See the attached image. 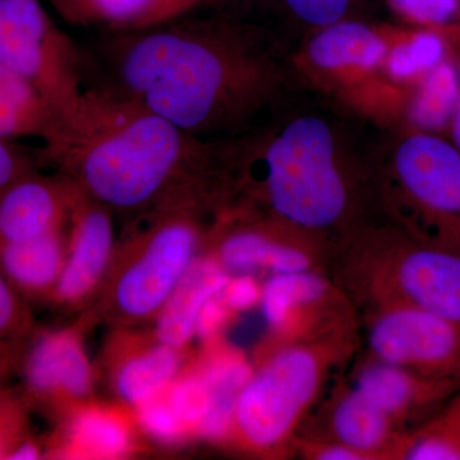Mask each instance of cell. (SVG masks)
<instances>
[{
	"mask_svg": "<svg viewBox=\"0 0 460 460\" xmlns=\"http://www.w3.org/2000/svg\"><path fill=\"white\" fill-rule=\"evenodd\" d=\"M77 187L60 175L27 172L0 192V243L29 241L56 232L72 210Z\"/></svg>",
	"mask_w": 460,
	"mask_h": 460,
	"instance_id": "7c38bea8",
	"label": "cell"
},
{
	"mask_svg": "<svg viewBox=\"0 0 460 460\" xmlns=\"http://www.w3.org/2000/svg\"><path fill=\"white\" fill-rule=\"evenodd\" d=\"M456 40L460 41V33L456 36ZM459 71H460V54H459Z\"/></svg>",
	"mask_w": 460,
	"mask_h": 460,
	"instance_id": "f35d334b",
	"label": "cell"
},
{
	"mask_svg": "<svg viewBox=\"0 0 460 460\" xmlns=\"http://www.w3.org/2000/svg\"><path fill=\"white\" fill-rule=\"evenodd\" d=\"M338 301V290L314 270L272 274L262 287L263 317L275 332L287 341L314 337L338 328L343 319L328 317L332 302Z\"/></svg>",
	"mask_w": 460,
	"mask_h": 460,
	"instance_id": "8fae6325",
	"label": "cell"
},
{
	"mask_svg": "<svg viewBox=\"0 0 460 460\" xmlns=\"http://www.w3.org/2000/svg\"><path fill=\"white\" fill-rule=\"evenodd\" d=\"M105 208L83 190H77L72 208L75 226L71 250L56 283L57 295L63 301L83 298L107 269L113 251L114 230Z\"/></svg>",
	"mask_w": 460,
	"mask_h": 460,
	"instance_id": "5bb4252c",
	"label": "cell"
},
{
	"mask_svg": "<svg viewBox=\"0 0 460 460\" xmlns=\"http://www.w3.org/2000/svg\"><path fill=\"white\" fill-rule=\"evenodd\" d=\"M261 293L262 287L251 275L243 272L237 278H230L222 296L232 313H243L260 305Z\"/></svg>",
	"mask_w": 460,
	"mask_h": 460,
	"instance_id": "4dcf8cb0",
	"label": "cell"
},
{
	"mask_svg": "<svg viewBox=\"0 0 460 460\" xmlns=\"http://www.w3.org/2000/svg\"><path fill=\"white\" fill-rule=\"evenodd\" d=\"M40 156L107 208L215 199L217 144L181 131L117 91L87 84Z\"/></svg>",
	"mask_w": 460,
	"mask_h": 460,
	"instance_id": "3957f363",
	"label": "cell"
},
{
	"mask_svg": "<svg viewBox=\"0 0 460 460\" xmlns=\"http://www.w3.org/2000/svg\"><path fill=\"white\" fill-rule=\"evenodd\" d=\"M2 343V341H0ZM8 365V358H7V353H5V350L3 349L2 347H0V375L4 372L5 367H7Z\"/></svg>",
	"mask_w": 460,
	"mask_h": 460,
	"instance_id": "74e56055",
	"label": "cell"
},
{
	"mask_svg": "<svg viewBox=\"0 0 460 460\" xmlns=\"http://www.w3.org/2000/svg\"><path fill=\"white\" fill-rule=\"evenodd\" d=\"M447 38L434 30L395 31L381 74L396 86L414 87L447 58Z\"/></svg>",
	"mask_w": 460,
	"mask_h": 460,
	"instance_id": "7402d4cb",
	"label": "cell"
},
{
	"mask_svg": "<svg viewBox=\"0 0 460 460\" xmlns=\"http://www.w3.org/2000/svg\"><path fill=\"white\" fill-rule=\"evenodd\" d=\"M396 16L445 38L460 33V0H387Z\"/></svg>",
	"mask_w": 460,
	"mask_h": 460,
	"instance_id": "4316f807",
	"label": "cell"
},
{
	"mask_svg": "<svg viewBox=\"0 0 460 460\" xmlns=\"http://www.w3.org/2000/svg\"><path fill=\"white\" fill-rule=\"evenodd\" d=\"M232 7L247 9L261 3H271L277 8L283 22L278 26L277 33L281 38V30L289 49L295 53L296 48L311 33L335 25L345 20H352L365 0H224Z\"/></svg>",
	"mask_w": 460,
	"mask_h": 460,
	"instance_id": "44dd1931",
	"label": "cell"
},
{
	"mask_svg": "<svg viewBox=\"0 0 460 460\" xmlns=\"http://www.w3.org/2000/svg\"><path fill=\"white\" fill-rule=\"evenodd\" d=\"M195 202L157 206L160 220L153 226L137 260L124 271L115 298L120 310L145 317L162 310L172 290L195 262L199 232L192 219Z\"/></svg>",
	"mask_w": 460,
	"mask_h": 460,
	"instance_id": "ba28073f",
	"label": "cell"
},
{
	"mask_svg": "<svg viewBox=\"0 0 460 460\" xmlns=\"http://www.w3.org/2000/svg\"><path fill=\"white\" fill-rule=\"evenodd\" d=\"M69 445L75 456L118 458L128 452L131 436L119 416L93 408L81 411L72 422Z\"/></svg>",
	"mask_w": 460,
	"mask_h": 460,
	"instance_id": "484cf974",
	"label": "cell"
},
{
	"mask_svg": "<svg viewBox=\"0 0 460 460\" xmlns=\"http://www.w3.org/2000/svg\"><path fill=\"white\" fill-rule=\"evenodd\" d=\"M302 452L310 459L317 460H370L366 454L338 443V441H304L299 444Z\"/></svg>",
	"mask_w": 460,
	"mask_h": 460,
	"instance_id": "836d02e7",
	"label": "cell"
},
{
	"mask_svg": "<svg viewBox=\"0 0 460 460\" xmlns=\"http://www.w3.org/2000/svg\"><path fill=\"white\" fill-rule=\"evenodd\" d=\"M230 313L232 311L224 302L222 295L214 296L210 301L206 302L202 310L199 311L195 323V335H199L201 339L213 338L226 325Z\"/></svg>",
	"mask_w": 460,
	"mask_h": 460,
	"instance_id": "1f68e13d",
	"label": "cell"
},
{
	"mask_svg": "<svg viewBox=\"0 0 460 460\" xmlns=\"http://www.w3.org/2000/svg\"><path fill=\"white\" fill-rule=\"evenodd\" d=\"M68 25L98 32L140 31L219 0H48Z\"/></svg>",
	"mask_w": 460,
	"mask_h": 460,
	"instance_id": "9a60e30c",
	"label": "cell"
},
{
	"mask_svg": "<svg viewBox=\"0 0 460 460\" xmlns=\"http://www.w3.org/2000/svg\"><path fill=\"white\" fill-rule=\"evenodd\" d=\"M25 378L29 389L39 395L83 396L91 389L89 361L71 332H50L39 339L27 354Z\"/></svg>",
	"mask_w": 460,
	"mask_h": 460,
	"instance_id": "2e32d148",
	"label": "cell"
},
{
	"mask_svg": "<svg viewBox=\"0 0 460 460\" xmlns=\"http://www.w3.org/2000/svg\"><path fill=\"white\" fill-rule=\"evenodd\" d=\"M137 417L147 434L164 443L180 440L189 431L168 401H163L162 396L138 405Z\"/></svg>",
	"mask_w": 460,
	"mask_h": 460,
	"instance_id": "f1b7e54d",
	"label": "cell"
},
{
	"mask_svg": "<svg viewBox=\"0 0 460 460\" xmlns=\"http://www.w3.org/2000/svg\"><path fill=\"white\" fill-rule=\"evenodd\" d=\"M32 172L31 162L12 145L0 140V192L18 178Z\"/></svg>",
	"mask_w": 460,
	"mask_h": 460,
	"instance_id": "d6a6232c",
	"label": "cell"
},
{
	"mask_svg": "<svg viewBox=\"0 0 460 460\" xmlns=\"http://www.w3.org/2000/svg\"><path fill=\"white\" fill-rule=\"evenodd\" d=\"M0 65L65 117L87 86L84 47L60 29L41 0H0Z\"/></svg>",
	"mask_w": 460,
	"mask_h": 460,
	"instance_id": "52a82bcc",
	"label": "cell"
},
{
	"mask_svg": "<svg viewBox=\"0 0 460 460\" xmlns=\"http://www.w3.org/2000/svg\"><path fill=\"white\" fill-rule=\"evenodd\" d=\"M394 32L352 18L311 33L293 58L308 86L348 87L381 72Z\"/></svg>",
	"mask_w": 460,
	"mask_h": 460,
	"instance_id": "30bf717a",
	"label": "cell"
},
{
	"mask_svg": "<svg viewBox=\"0 0 460 460\" xmlns=\"http://www.w3.org/2000/svg\"><path fill=\"white\" fill-rule=\"evenodd\" d=\"M354 387L401 429L452 398L460 389V383L422 376L372 358L359 368Z\"/></svg>",
	"mask_w": 460,
	"mask_h": 460,
	"instance_id": "4fadbf2b",
	"label": "cell"
},
{
	"mask_svg": "<svg viewBox=\"0 0 460 460\" xmlns=\"http://www.w3.org/2000/svg\"><path fill=\"white\" fill-rule=\"evenodd\" d=\"M20 305L9 281L0 271V341L20 328Z\"/></svg>",
	"mask_w": 460,
	"mask_h": 460,
	"instance_id": "e575fe53",
	"label": "cell"
},
{
	"mask_svg": "<svg viewBox=\"0 0 460 460\" xmlns=\"http://www.w3.org/2000/svg\"><path fill=\"white\" fill-rule=\"evenodd\" d=\"M396 458L460 460V389L428 423L402 436Z\"/></svg>",
	"mask_w": 460,
	"mask_h": 460,
	"instance_id": "d4e9b609",
	"label": "cell"
},
{
	"mask_svg": "<svg viewBox=\"0 0 460 460\" xmlns=\"http://www.w3.org/2000/svg\"><path fill=\"white\" fill-rule=\"evenodd\" d=\"M84 47L87 84L117 91L205 142L233 140L305 84L270 26L226 3Z\"/></svg>",
	"mask_w": 460,
	"mask_h": 460,
	"instance_id": "6da1fadb",
	"label": "cell"
},
{
	"mask_svg": "<svg viewBox=\"0 0 460 460\" xmlns=\"http://www.w3.org/2000/svg\"><path fill=\"white\" fill-rule=\"evenodd\" d=\"M166 393V401L187 429L198 432L214 404L213 393L204 376L199 372L174 380Z\"/></svg>",
	"mask_w": 460,
	"mask_h": 460,
	"instance_id": "83f0119b",
	"label": "cell"
},
{
	"mask_svg": "<svg viewBox=\"0 0 460 460\" xmlns=\"http://www.w3.org/2000/svg\"><path fill=\"white\" fill-rule=\"evenodd\" d=\"M450 142L458 148L460 153V90L456 108H454L452 119L449 124Z\"/></svg>",
	"mask_w": 460,
	"mask_h": 460,
	"instance_id": "8d00e7d4",
	"label": "cell"
},
{
	"mask_svg": "<svg viewBox=\"0 0 460 460\" xmlns=\"http://www.w3.org/2000/svg\"><path fill=\"white\" fill-rule=\"evenodd\" d=\"M230 277L222 263L195 261L160 310L157 337L169 347H183L195 335V323L206 302L222 295Z\"/></svg>",
	"mask_w": 460,
	"mask_h": 460,
	"instance_id": "ac0fdd59",
	"label": "cell"
},
{
	"mask_svg": "<svg viewBox=\"0 0 460 460\" xmlns=\"http://www.w3.org/2000/svg\"><path fill=\"white\" fill-rule=\"evenodd\" d=\"M180 368L175 348L160 344L124 363L117 376L120 396L136 407L159 398L168 390Z\"/></svg>",
	"mask_w": 460,
	"mask_h": 460,
	"instance_id": "cb8c5ba5",
	"label": "cell"
},
{
	"mask_svg": "<svg viewBox=\"0 0 460 460\" xmlns=\"http://www.w3.org/2000/svg\"><path fill=\"white\" fill-rule=\"evenodd\" d=\"M65 260L60 229L29 241L0 243V271L27 292H41L54 286Z\"/></svg>",
	"mask_w": 460,
	"mask_h": 460,
	"instance_id": "ffe728a7",
	"label": "cell"
},
{
	"mask_svg": "<svg viewBox=\"0 0 460 460\" xmlns=\"http://www.w3.org/2000/svg\"><path fill=\"white\" fill-rule=\"evenodd\" d=\"M23 413L20 405L0 394V459H7L12 450L22 443Z\"/></svg>",
	"mask_w": 460,
	"mask_h": 460,
	"instance_id": "f546056e",
	"label": "cell"
},
{
	"mask_svg": "<svg viewBox=\"0 0 460 460\" xmlns=\"http://www.w3.org/2000/svg\"><path fill=\"white\" fill-rule=\"evenodd\" d=\"M345 283L368 305H405L460 323V250L366 226L343 247Z\"/></svg>",
	"mask_w": 460,
	"mask_h": 460,
	"instance_id": "5b68a950",
	"label": "cell"
},
{
	"mask_svg": "<svg viewBox=\"0 0 460 460\" xmlns=\"http://www.w3.org/2000/svg\"><path fill=\"white\" fill-rule=\"evenodd\" d=\"M385 129L305 86L251 131L217 142V202L310 248L345 246L380 222L375 184Z\"/></svg>",
	"mask_w": 460,
	"mask_h": 460,
	"instance_id": "7a4b0ae2",
	"label": "cell"
},
{
	"mask_svg": "<svg viewBox=\"0 0 460 460\" xmlns=\"http://www.w3.org/2000/svg\"><path fill=\"white\" fill-rule=\"evenodd\" d=\"M413 89L407 105L411 128L436 135L449 128L460 90L459 66L447 58Z\"/></svg>",
	"mask_w": 460,
	"mask_h": 460,
	"instance_id": "603a6c76",
	"label": "cell"
},
{
	"mask_svg": "<svg viewBox=\"0 0 460 460\" xmlns=\"http://www.w3.org/2000/svg\"><path fill=\"white\" fill-rule=\"evenodd\" d=\"M330 426L332 441L353 447L370 460L396 456L402 438L394 420L356 387L339 396L332 407Z\"/></svg>",
	"mask_w": 460,
	"mask_h": 460,
	"instance_id": "d6986e66",
	"label": "cell"
},
{
	"mask_svg": "<svg viewBox=\"0 0 460 460\" xmlns=\"http://www.w3.org/2000/svg\"><path fill=\"white\" fill-rule=\"evenodd\" d=\"M40 458V450L38 445L31 443L30 440H23L22 443L17 445L12 453L9 454V460H33Z\"/></svg>",
	"mask_w": 460,
	"mask_h": 460,
	"instance_id": "d590c367",
	"label": "cell"
},
{
	"mask_svg": "<svg viewBox=\"0 0 460 460\" xmlns=\"http://www.w3.org/2000/svg\"><path fill=\"white\" fill-rule=\"evenodd\" d=\"M310 248L252 224L233 230L220 244L224 269L246 272L268 269L272 274L314 270Z\"/></svg>",
	"mask_w": 460,
	"mask_h": 460,
	"instance_id": "e0dca14e",
	"label": "cell"
},
{
	"mask_svg": "<svg viewBox=\"0 0 460 460\" xmlns=\"http://www.w3.org/2000/svg\"><path fill=\"white\" fill-rule=\"evenodd\" d=\"M372 358L460 383V323L405 305H368Z\"/></svg>",
	"mask_w": 460,
	"mask_h": 460,
	"instance_id": "9c48e42d",
	"label": "cell"
},
{
	"mask_svg": "<svg viewBox=\"0 0 460 460\" xmlns=\"http://www.w3.org/2000/svg\"><path fill=\"white\" fill-rule=\"evenodd\" d=\"M375 184L384 222L426 243L460 250V153L450 140L385 129Z\"/></svg>",
	"mask_w": 460,
	"mask_h": 460,
	"instance_id": "277c9868",
	"label": "cell"
},
{
	"mask_svg": "<svg viewBox=\"0 0 460 460\" xmlns=\"http://www.w3.org/2000/svg\"><path fill=\"white\" fill-rule=\"evenodd\" d=\"M341 326L311 338L287 341L252 372L239 393L233 429L261 452L289 445L308 408L325 384L330 367L350 343Z\"/></svg>",
	"mask_w": 460,
	"mask_h": 460,
	"instance_id": "8992f818",
	"label": "cell"
}]
</instances>
